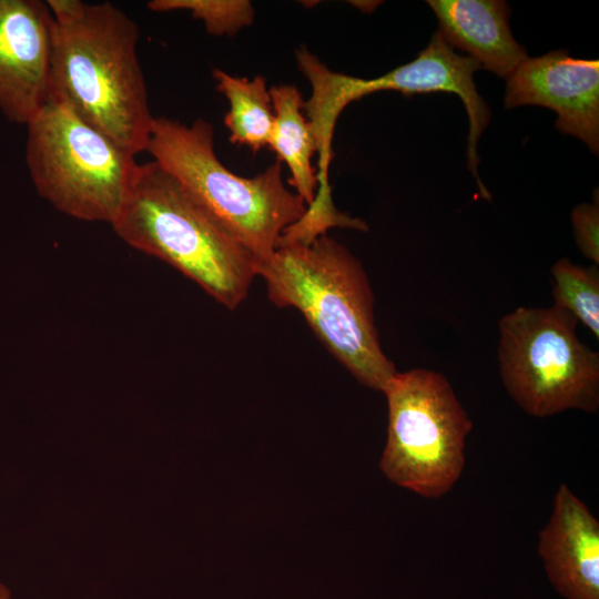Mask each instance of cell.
<instances>
[{"label": "cell", "mask_w": 599, "mask_h": 599, "mask_svg": "<svg viewBox=\"0 0 599 599\" xmlns=\"http://www.w3.org/2000/svg\"><path fill=\"white\" fill-rule=\"evenodd\" d=\"M592 203H581L571 212V222L576 245L581 254L593 262L599 263V199Z\"/></svg>", "instance_id": "e0dca14e"}, {"label": "cell", "mask_w": 599, "mask_h": 599, "mask_svg": "<svg viewBox=\"0 0 599 599\" xmlns=\"http://www.w3.org/2000/svg\"><path fill=\"white\" fill-rule=\"evenodd\" d=\"M256 261L268 258L306 203L283 181L276 161L254 177L230 171L214 150L213 126L153 119L146 150Z\"/></svg>", "instance_id": "277c9868"}, {"label": "cell", "mask_w": 599, "mask_h": 599, "mask_svg": "<svg viewBox=\"0 0 599 599\" xmlns=\"http://www.w3.org/2000/svg\"><path fill=\"white\" fill-rule=\"evenodd\" d=\"M554 305L571 314L599 338V270L560 258L551 270Z\"/></svg>", "instance_id": "9a60e30c"}, {"label": "cell", "mask_w": 599, "mask_h": 599, "mask_svg": "<svg viewBox=\"0 0 599 599\" xmlns=\"http://www.w3.org/2000/svg\"><path fill=\"white\" fill-rule=\"evenodd\" d=\"M478 69L481 68L477 61L457 53L436 31L427 47L406 64L374 79L324 69L318 75L317 89L325 106L335 114H341L351 102L384 90L398 91L404 95L434 92L457 94L469 120L468 170L476 179L479 192H485L477 170L480 162L477 144L489 123L490 111L474 82V73Z\"/></svg>", "instance_id": "ba28073f"}, {"label": "cell", "mask_w": 599, "mask_h": 599, "mask_svg": "<svg viewBox=\"0 0 599 599\" xmlns=\"http://www.w3.org/2000/svg\"><path fill=\"white\" fill-rule=\"evenodd\" d=\"M537 552L560 596L599 599V521L566 484L554 496Z\"/></svg>", "instance_id": "8fae6325"}, {"label": "cell", "mask_w": 599, "mask_h": 599, "mask_svg": "<svg viewBox=\"0 0 599 599\" xmlns=\"http://www.w3.org/2000/svg\"><path fill=\"white\" fill-rule=\"evenodd\" d=\"M255 272L274 305L296 308L361 384L384 392L397 370L380 346L367 274L347 247L326 234L281 244Z\"/></svg>", "instance_id": "7a4b0ae2"}, {"label": "cell", "mask_w": 599, "mask_h": 599, "mask_svg": "<svg viewBox=\"0 0 599 599\" xmlns=\"http://www.w3.org/2000/svg\"><path fill=\"white\" fill-rule=\"evenodd\" d=\"M111 226L126 244L176 268L226 308L247 297L255 257L156 162L139 164Z\"/></svg>", "instance_id": "3957f363"}, {"label": "cell", "mask_w": 599, "mask_h": 599, "mask_svg": "<svg viewBox=\"0 0 599 599\" xmlns=\"http://www.w3.org/2000/svg\"><path fill=\"white\" fill-rule=\"evenodd\" d=\"M274 113L268 146L285 163L291 173V185L306 205L315 197L318 179L312 159L316 142L309 121L304 115V100L293 84H277L268 89Z\"/></svg>", "instance_id": "4fadbf2b"}, {"label": "cell", "mask_w": 599, "mask_h": 599, "mask_svg": "<svg viewBox=\"0 0 599 599\" xmlns=\"http://www.w3.org/2000/svg\"><path fill=\"white\" fill-rule=\"evenodd\" d=\"M27 128V166L39 195L73 219L112 224L133 185L135 154L53 98Z\"/></svg>", "instance_id": "5b68a950"}, {"label": "cell", "mask_w": 599, "mask_h": 599, "mask_svg": "<svg viewBox=\"0 0 599 599\" xmlns=\"http://www.w3.org/2000/svg\"><path fill=\"white\" fill-rule=\"evenodd\" d=\"M0 599H11V592L9 588L0 582Z\"/></svg>", "instance_id": "ac0fdd59"}, {"label": "cell", "mask_w": 599, "mask_h": 599, "mask_svg": "<svg viewBox=\"0 0 599 599\" xmlns=\"http://www.w3.org/2000/svg\"><path fill=\"white\" fill-rule=\"evenodd\" d=\"M383 393L388 425L380 470L423 498L445 496L464 471L473 428L450 383L435 370L413 368L396 372Z\"/></svg>", "instance_id": "52a82bcc"}, {"label": "cell", "mask_w": 599, "mask_h": 599, "mask_svg": "<svg viewBox=\"0 0 599 599\" xmlns=\"http://www.w3.org/2000/svg\"><path fill=\"white\" fill-rule=\"evenodd\" d=\"M505 108L540 105L557 113L556 129L599 151V61L567 50L527 58L507 79Z\"/></svg>", "instance_id": "9c48e42d"}, {"label": "cell", "mask_w": 599, "mask_h": 599, "mask_svg": "<svg viewBox=\"0 0 599 599\" xmlns=\"http://www.w3.org/2000/svg\"><path fill=\"white\" fill-rule=\"evenodd\" d=\"M47 4L51 98L133 154L145 151L154 116L138 57V23L110 2Z\"/></svg>", "instance_id": "6da1fadb"}, {"label": "cell", "mask_w": 599, "mask_h": 599, "mask_svg": "<svg viewBox=\"0 0 599 599\" xmlns=\"http://www.w3.org/2000/svg\"><path fill=\"white\" fill-rule=\"evenodd\" d=\"M564 308L518 307L498 324V365L511 399L544 418L566 410L599 408V354L576 334Z\"/></svg>", "instance_id": "8992f818"}, {"label": "cell", "mask_w": 599, "mask_h": 599, "mask_svg": "<svg viewBox=\"0 0 599 599\" xmlns=\"http://www.w3.org/2000/svg\"><path fill=\"white\" fill-rule=\"evenodd\" d=\"M146 6L154 12L189 11L213 35H233L252 24L255 17L247 0H152Z\"/></svg>", "instance_id": "2e32d148"}, {"label": "cell", "mask_w": 599, "mask_h": 599, "mask_svg": "<svg viewBox=\"0 0 599 599\" xmlns=\"http://www.w3.org/2000/svg\"><path fill=\"white\" fill-rule=\"evenodd\" d=\"M427 4L438 19L445 41L497 77L507 80L528 58L511 34L506 1L428 0Z\"/></svg>", "instance_id": "7c38bea8"}, {"label": "cell", "mask_w": 599, "mask_h": 599, "mask_svg": "<svg viewBox=\"0 0 599 599\" xmlns=\"http://www.w3.org/2000/svg\"><path fill=\"white\" fill-rule=\"evenodd\" d=\"M217 91L229 102L224 123L230 131V141L247 146L254 153L268 146L274 113L266 79L256 75L252 80L234 77L221 69L212 73Z\"/></svg>", "instance_id": "5bb4252c"}, {"label": "cell", "mask_w": 599, "mask_h": 599, "mask_svg": "<svg viewBox=\"0 0 599 599\" xmlns=\"http://www.w3.org/2000/svg\"><path fill=\"white\" fill-rule=\"evenodd\" d=\"M52 14L47 1L0 0V111L28 124L51 98Z\"/></svg>", "instance_id": "30bf717a"}]
</instances>
